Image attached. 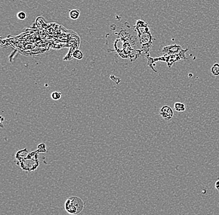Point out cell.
<instances>
[{
    "label": "cell",
    "mask_w": 219,
    "mask_h": 215,
    "mask_svg": "<svg viewBox=\"0 0 219 215\" xmlns=\"http://www.w3.org/2000/svg\"><path fill=\"white\" fill-rule=\"evenodd\" d=\"M211 72L215 76H219V64L215 63L211 68Z\"/></svg>",
    "instance_id": "obj_6"
},
{
    "label": "cell",
    "mask_w": 219,
    "mask_h": 215,
    "mask_svg": "<svg viewBox=\"0 0 219 215\" xmlns=\"http://www.w3.org/2000/svg\"><path fill=\"white\" fill-rule=\"evenodd\" d=\"M174 109L177 112H184L186 109V107L183 103L176 102L174 104Z\"/></svg>",
    "instance_id": "obj_4"
},
{
    "label": "cell",
    "mask_w": 219,
    "mask_h": 215,
    "mask_svg": "<svg viewBox=\"0 0 219 215\" xmlns=\"http://www.w3.org/2000/svg\"><path fill=\"white\" fill-rule=\"evenodd\" d=\"M17 17L19 19H20V20H24L26 18V14L24 11H20L17 13Z\"/></svg>",
    "instance_id": "obj_9"
},
{
    "label": "cell",
    "mask_w": 219,
    "mask_h": 215,
    "mask_svg": "<svg viewBox=\"0 0 219 215\" xmlns=\"http://www.w3.org/2000/svg\"><path fill=\"white\" fill-rule=\"evenodd\" d=\"M85 203L82 199L78 197H70L65 203V209L70 214H80L83 210Z\"/></svg>",
    "instance_id": "obj_1"
},
{
    "label": "cell",
    "mask_w": 219,
    "mask_h": 215,
    "mask_svg": "<svg viewBox=\"0 0 219 215\" xmlns=\"http://www.w3.org/2000/svg\"><path fill=\"white\" fill-rule=\"evenodd\" d=\"M80 14V11L78 9H72L69 13V16L73 20H76V19H77L79 17Z\"/></svg>",
    "instance_id": "obj_5"
},
{
    "label": "cell",
    "mask_w": 219,
    "mask_h": 215,
    "mask_svg": "<svg viewBox=\"0 0 219 215\" xmlns=\"http://www.w3.org/2000/svg\"><path fill=\"white\" fill-rule=\"evenodd\" d=\"M215 186V188L217 189V190L219 189V180H217V181L216 182Z\"/></svg>",
    "instance_id": "obj_10"
},
{
    "label": "cell",
    "mask_w": 219,
    "mask_h": 215,
    "mask_svg": "<svg viewBox=\"0 0 219 215\" xmlns=\"http://www.w3.org/2000/svg\"><path fill=\"white\" fill-rule=\"evenodd\" d=\"M182 50L183 48L180 46L177 45H173L165 47L163 48V52L164 55H174L179 53Z\"/></svg>",
    "instance_id": "obj_3"
},
{
    "label": "cell",
    "mask_w": 219,
    "mask_h": 215,
    "mask_svg": "<svg viewBox=\"0 0 219 215\" xmlns=\"http://www.w3.org/2000/svg\"><path fill=\"white\" fill-rule=\"evenodd\" d=\"M218 190V192H219V189H218V190Z\"/></svg>",
    "instance_id": "obj_11"
},
{
    "label": "cell",
    "mask_w": 219,
    "mask_h": 215,
    "mask_svg": "<svg viewBox=\"0 0 219 215\" xmlns=\"http://www.w3.org/2000/svg\"><path fill=\"white\" fill-rule=\"evenodd\" d=\"M159 114L164 119L167 120L172 119L174 115L173 110L168 105H164L160 109Z\"/></svg>",
    "instance_id": "obj_2"
},
{
    "label": "cell",
    "mask_w": 219,
    "mask_h": 215,
    "mask_svg": "<svg viewBox=\"0 0 219 215\" xmlns=\"http://www.w3.org/2000/svg\"><path fill=\"white\" fill-rule=\"evenodd\" d=\"M62 93L59 91H54L51 94V97L52 99L54 101H58L61 98Z\"/></svg>",
    "instance_id": "obj_7"
},
{
    "label": "cell",
    "mask_w": 219,
    "mask_h": 215,
    "mask_svg": "<svg viewBox=\"0 0 219 215\" xmlns=\"http://www.w3.org/2000/svg\"><path fill=\"white\" fill-rule=\"evenodd\" d=\"M73 56H74V57L75 58H76V59H77V60H81V59H82L83 56L82 52L80 50H75L74 52Z\"/></svg>",
    "instance_id": "obj_8"
}]
</instances>
